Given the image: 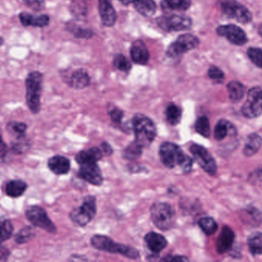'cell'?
Wrapping results in <instances>:
<instances>
[{
	"instance_id": "cell-1",
	"label": "cell",
	"mask_w": 262,
	"mask_h": 262,
	"mask_svg": "<svg viewBox=\"0 0 262 262\" xmlns=\"http://www.w3.org/2000/svg\"><path fill=\"white\" fill-rule=\"evenodd\" d=\"M159 156L162 163L170 169L179 167L184 173L190 172L192 169L194 160L187 156L177 144L162 142L159 147Z\"/></svg>"
},
{
	"instance_id": "cell-2",
	"label": "cell",
	"mask_w": 262,
	"mask_h": 262,
	"mask_svg": "<svg viewBox=\"0 0 262 262\" xmlns=\"http://www.w3.org/2000/svg\"><path fill=\"white\" fill-rule=\"evenodd\" d=\"M132 125L135 141L144 148H148L157 136V128L155 122L145 115L138 113L133 118Z\"/></svg>"
},
{
	"instance_id": "cell-3",
	"label": "cell",
	"mask_w": 262,
	"mask_h": 262,
	"mask_svg": "<svg viewBox=\"0 0 262 262\" xmlns=\"http://www.w3.org/2000/svg\"><path fill=\"white\" fill-rule=\"evenodd\" d=\"M91 245L99 251H105L111 254H118L129 259L139 258V252L136 248L129 245L117 243L108 236L95 234L92 237Z\"/></svg>"
},
{
	"instance_id": "cell-4",
	"label": "cell",
	"mask_w": 262,
	"mask_h": 262,
	"mask_svg": "<svg viewBox=\"0 0 262 262\" xmlns=\"http://www.w3.org/2000/svg\"><path fill=\"white\" fill-rule=\"evenodd\" d=\"M42 82L43 76L39 72H32L26 79V99L29 108L33 114H38L41 110Z\"/></svg>"
},
{
	"instance_id": "cell-5",
	"label": "cell",
	"mask_w": 262,
	"mask_h": 262,
	"mask_svg": "<svg viewBox=\"0 0 262 262\" xmlns=\"http://www.w3.org/2000/svg\"><path fill=\"white\" fill-rule=\"evenodd\" d=\"M150 215L155 226L161 231L171 229L176 221L174 210L166 202H155L150 208Z\"/></svg>"
},
{
	"instance_id": "cell-6",
	"label": "cell",
	"mask_w": 262,
	"mask_h": 262,
	"mask_svg": "<svg viewBox=\"0 0 262 262\" xmlns=\"http://www.w3.org/2000/svg\"><path fill=\"white\" fill-rule=\"evenodd\" d=\"M97 213L96 199L93 195H87L84 198L80 206L73 208L70 212V217L72 222L81 227H85L94 219Z\"/></svg>"
},
{
	"instance_id": "cell-7",
	"label": "cell",
	"mask_w": 262,
	"mask_h": 262,
	"mask_svg": "<svg viewBox=\"0 0 262 262\" xmlns=\"http://www.w3.org/2000/svg\"><path fill=\"white\" fill-rule=\"evenodd\" d=\"M26 217L29 222L38 228L46 230L47 232L56 234L57 228L49 217L47 211L42 207L38 205H32L26 210Z\"/></svg>"
},
{
	"instance_id": "cell-8",
	"label": "cell",
	"mask_w": 262,
	"mask_h": 262,
	"mask_svg": "<svg viewBox=\"0 0 262 262\" xmlns=\"http://www.w3.org/2000/svg\"><path fill=\"white\" fill-rule=\"evenodd\" d=\"M219 3L222 13L228 17L243 24H248L252 19L251 12L236 0H219Z\"/></svg>"
},
{
	"instance_id": "cell-9",
	"label": "cell",
	"mask_w": 262,
	"mask_h": 262,
	"mask_svg": "<svg viewBox=\"0 0 262 262\" xmlns=\"http://www.w3.org/2000/svg\"><path fill=\"white\" fill-rule=\"evenodd\" d=\"M190 152L193 156V160L210 176H214L217 172V166L211 153L202 145L193 144L190 146Z\"/></svg>"
},
{
	"instance_id": "cell-10",
	"label": "cell",
	"mask_w": 262,
	"mask_h": 262,
	"mask_svg": "<svg viewBox=\"0 0 262 262\" xmlns=\"http://www.w3.org/2000/svg\"><path fill=\"white\" fill-rule=\"evenodd\" d=\"M262 93L260 86L253 87L248 91L247 99L242 107V113L247 119H255L261 115Z\"/></svg>"
},
{
	"instance_id": "cell-11",
	"label": "cell",
	"mask_w": 262,
	"mask_h": 262,
	"mask_svg": "<svg viewBox=\"0 0 262 262\" xmlns=\"http://www.w3.org/2000/svg\"><path fill=\"white\" fill-rule=\"evenodd\" d=\"M158 25L166 32L183 31L189 30L192 21L189 17L182 15H168L159 17Z\"/></svg>"
},
{
	"instance_id": "cell-12",
	"label": "cell",
	"mask_w": 262,
	"mask_h": 262,
	"mask_svg": "<svg viewBox=\"0 0 262 262\" xmlns=\"http://www.w3.org/2000/svg\"><path fill=\"white\" fill-rule=\"evenodd\" d=\"M199 45V39L195 36L183 34L168 47L167 53L171 57H178L190 50H194Z\"/></svg>"
},
{
	"instance_id": "cell-13",
	"label": "cell",
	"mask_w": 262,
	"mask_h": 262,
	"mask_svg": "<svg viewBox=\"0 0 262 262\" xmlns=\"http://www.w3.org/2000/svg\"><path fill=\"white\" fill-rule=\"evenodd\" d=\"M62 80L69 86L75 90H83L90 85V77L83 69H78L74 71H64L62 73Z\"/></svg>"
},
{
	"instance_id": "cell-14",
	"label": "cell",
	"mask_w": 262,
	"mask_h": 262,
	"mask_svg": "<svg viewBox=\"0 0 262 262\" xmlns=\"http://www.w3.org/2000/svg\"><path fill=\"white\" fill-rule=\"evenodd\" d=\"M217 35L228 39L236 46H243L248 42L246 33L242 29L235 25H223L216 30Z\"/></svg>"
},
{
	"instance_id": "cell-15",
	"label": "cell",
	"mask_w": 262,
	"mask_h": 262,
	"mask_svg": "<svg viewBox=\"0 0 262 262\" xmlns=\"http://www.w3.org/2000/svg\"><path fill=\"white\" fill-rule=\"evenodd\" d=\"M78 176L82 180L95 186H100L103 183V176L97 163H86L80 165Z\"/></svg>"
},
{
	"instance_id": "cell-16",
	"label": "cell",
	"mask_w": 262,
	"mask_h": 262,
	"mask_svg": "<svg viewBox=\"0 0 262 262\" xmlns=\"http://www.w3.org/2000/svg\"><path fill=\"white\" fill-rule=\"evenodd\" d=\"M234 238L235 234L232 228L228 225H225L222 228L216 242V249L217 252L219 254H225L230 251L234 244Z\"/></svg>"
},
{
	"instance_id": "cell-17",
	"label": "cell",
	"mask_w": 262,
	"mask_h": 262,
	"mask_svg": "<svg viewBox=\"0 0 262 262\" xmlns=\"http://www.w3.org/2000/svg\"><path fill=\"white\" fill-rule=\"evenodd\" d=\"M99 11L101 20L105 27H112L115 25L117 16L111 0H99Z\"/></svg>"
},
{
	"instance_id": "cell-18",
	"label": "cell",
	"mask_w": 262,
	"mask_h": 262,
	"mask_svg": "<svg viewBox=\"0 0 262 262\" xmlns=\"http://www.w3.org/2000/svg\"><path fill=\"white\" fill-rule=\"evenodd\" d=\"M144 240L148 249L154 254H159L162 252L168 245L167 239L162 234L154 231L147 233L144 237Z\"/></svg>"
},
{
	"instance_id": "cell-19",
	"label": "cell",
	"mask_w": 262,
	"mask_h": 262,
	"mask_svg": "<svg viewBox=\"0 0 262 262\" xmlns=\"http://www.w3.org/2000/svg\"><path fill=\"white\" fill-rule=\"evenodd\" d=\"M49 169L56 176H63L68 174L71 168L70 159L65 156H55L48 160Z\"/></svg>"
},
{
	"instance_id": "cell-20",
	"label": "cell",
	"mask_w": 262,
	"mask_h": 262,
	"mask_svg": "<svg viewBox=\"0 0 262 262\" xmlns=\"http://www.w3.org/2000/svg\"><path fill=\"white\" fill-rule=\"evenodd\" d=\"M130 54L135 63L139 65H145L149 59L148 49L142 40L135 41L132 44Z\"/></svg>"
},
{
	"instance_id": "cell-21",
	"label": "cell",
	"mask_w": 262,
	"mask_h": 262,
	"mask_svg": "<svg viewBox=\"0 0 262 262\" xmlns=\"http://www.w3.org/2000/svg\"><path fill=\"white\" fill-rule=\"evenodd\" d=\"M21 24L24 27H38L43 28L50 24V19L47 15H31L28 13H22L19 14Z\"/></svg>"
},
{
	"instance_id": "cell-22",
	"label": "cell",
	"mask_w": 262,
	"mask_h": 262,
	"mask_svg": "<svg viewBox=\"0 0 262 262\" xmlns=\"http://www.w3.org/2000/svg\"><path fill=\"white\" fill-rule=\"evenodd\" d=\"M102 151L100 148L93 147L86 150H82L76 154V161L79 165L86 163H97L102 159Z\"/></svg>"
},
{
	"instance_id": "cell-23",
	"label": "cell",
	"mask_w": 262,
	"mask_h": 262,
	"mask_svg": "<svg viewBox=\"0 0 262 262\" xmlns=\"http://www.w3.org/2000/svg\"><path fill=\"white\" fill-rule=\"evenodd\" d=\"M234 125L225 119H221L216 124L214 129V137L216 141H223L227 136L236 135Z\"/></svg>"
},
{
	"instance_id": "cell-24",
	"label": "cell",
	"mask_w": 262,
	"mask_h": 262,
	"mask_svg": "<svg viewBox=\"0 0 262 262\" xmlns=\"http://www.w3.org/2000/svg\"><path fill=\"white\" fill-rule=\"evenodd\" d=\"M261 146V138L257 133H251L247 137L243 148L244 156L251 157L254 156Z\"/></svg>"
},
{
	"instance_id": "cell-25",
	"label": "cell",
	"mask_w": 262,
	"mask_h": 262,
	"mask_svg": "<svg viewBox=\"0 0 262 262\" xmlns=\"http://www.w3.org/2000/svg\"><path fill=\"white\" fill-rule=\"evenodd\" d=\"M27 188L28 185L27 182L20 179H15V180L10 181L6 185V194L9 197L16 199L22 196L27 191Z\"/></svg>"
},
{
	"instance_id": "cell-26",
	"label": "cell",
	"mask_w": 262,
	"mask_h": 262,
	"mask_svg": "<svg viewBox=\"0 0 262 262\" xmlns=\"http://www.w3.org/2000/svg\"><path fill=\"white\" fill-rule=\"evenodd\" d=\"M135 8L144 16H151L156 13L157 6L154 0H134Z\"/></svg>"
},
{
	"instance_id": "cell-27",
	"label": "cell",
	"mask_w": 262,
	"mask_h": 262,
	"mask_svg": "<svg viewBox=\"0 0 262 262\" xmlns=\"http://www.w3.org/2000/svg\"><path fill=\"white\" fill-rule=\"evenodd\" d=\"M227 90L228 92L230 100L233 103H237L243 99L245 93V87L243 84L237 81L230 82L227 85Z\"/></svg>"
},
{
	"instance_id": "cell-28",
	"label": "cell",
	"mask_w": 262,
	"mask_h": 262,
	"mask_svg": "<svg viewBox=\"0 0 262 262\" xmlns=\"http://www.w3.org/2000/svg\"><path fill=\"white\" fill-rule=\"evenodd\" d=\"M165 117L170 125L173 126L179 125L182 120V108L176 104H169L165 110Z\"/></svg>"
},
{
	"instance_id": "cell-29",
	"label": "cell",
	"mask_w": 262,
	"mask_h": 262,
	"mask_svg": "<svg viewBox=\"0 0 262 262\" xmlns=\"http://www.w3.org/2000/svg\"><path fill=\"white\" fill-rule=\"evenodd\" d=\"M248 250L253 256H260L262 254V234L260 232H256L248 237Z\"/></svg>"
},
{
	"instance_id": "cell-30",
	"label": "cell",
	"mask_w": 262,
	"mask_h": 262,
	"mask_svg": "<svg viewBox=\"0 0 262 262\" xmlns=\"http://www.w3.org/2000/svg\"><path fill=\"white\" fill-rule=\"evenodd\" d=\"M143 147L139 145L137 142H132L123 151L124 159L129 161H135L139 159L143 152Z\"/></svg>"
},
{
	"instance_id": "cell-31",
	"label": "cell",
	"mask_w": 262,
	"mask_h": 262,
	"mask_svg": "<svg viewBox=\"0 0 262 262\" xmlns=\"http://www.w3.org/2000/svg\"><path fill=\"white\" fill-rule=\"evenodd\" d=\"M243 219L247 220L248 224L253 227L260 226L261 223V214L257 208L254 207H248L244 210Z\"/></svg>"
},
{
	"instance_id": "cell-32",
	"label": "cell",
	"mask_w": 262,
	"mask_h": 262,
	"mask_svg": "<svg viewBox=\"0 0 262 262\" xmlns=\"http://www.w3.org/2000/svg\"><path fill=\"white\" fill-rule=\"evenodd\" d=\"M198 224H199V228L206 235H211V234H214L219 228L216 221L213 217H208V216L201 217L198 222Z\"/></svg>"
},
{
	"instance_id": "cell-33",
	"label": "cell",
	"mask_w": 262,
	"mask_h": 262,
	"mask_svg": "<svg viewBox=\"0 0 262 262\" xmlns=\"http://www.w3.org/2000/svg\"><path fill=\"white\" fill-rule=\"evenodd\" d=\"M13 223L10 219L6 217H0V242H6L13 235Z\"/></svg>"
},
{
	"instance_id": "cell-34",
	"label": "cell",
	"mask_w": 262,
	"mask_h": 262,
	"mask_svg": "<svg viewBox=\"0 0 262 262\" xmlns=\"http://www.w3.org/2000/svg\"><path fill=\"white\" fill-rule=\"evenodd\" d=\"M195 131L204 138H209L211 134L209 119L207 116H202L198 118L194 124Z\"/></svg>"
},
{
	"instance_id": "cell-35",
	"label": "cell",
	"mask_w": 262,
	"mask_h": 262,
	"mask_svg": "<svg viewBox=\"0 0 262 262\" xmlns=\"http://www.w3.org/2000/svg\"><path fill=\"white\" fill-rule=\"evenodd\" d=\"M36 236V231L32 226H26L23 228L15 237V241L19 245L27 243Z\"/></svg>"
},
{
	"instance_id": "cell-36",
	"label": "cell",
	"mask_w": 262,
	"mask_h": 262,
	"mask_svg": "<svg viewBox=\"0 0 262 262\" xmlns=\"http://www.w3.org/2000/svg\"><path fill=\"white\" fill-rule=\"evenodd\" d=\"M163 4L170 10L185 11L191 7V0H163Z\"/></svg>"
},
{
	"instance_id": "cell-37",
	"label": "cell",
	"mask_w": 262,
	"mask_h": 262,
	"mask_svg": "<svg viewBox=\"0 0 262 262\" xmlns=\"http://www.w3.org/2000/svg\"><path fill=\"white\" fill-rule=\"evenodd\" d=\"M7 128L11 134L16 136V139H19V138L25 137L27 125L24 122H10L7 125Z\"/></svg>"
},
{
	"instance_id": "cell-38",
	"label": "cell",
	"mask_w": 262,
	"mask_h": 262,
	"mask_svg": "<svg viewBox=\"0 0 262 262\" xmlns=\"http://www.w3.org/2000/svg\"><path fill=\"white\" fill-rule=\"evenodd\" d=\"M113 65L117 70L122 72L129 71L132 67L131 63L128 62V59L122 54H118L115 56Z\"/></svg>"
},
{
	"instance_id": "cell-39",
	"label": "cell",
	"mask_w": 262,
	"mask_h": 262,
	"mask_svg": "<svg viewBox=\"0 0 262 262\" xmlns=\"http://www.w3.org/2000/svg\"><path fill=\"white\" fill-rule=\"evenodd\" d=\"M250 60L258 68L262 67V51L260 48H249L247 52Z\"/></svg>"
},
{
	"instance_id": "cell-40",
	"label": "cell",
	"mask_w": 262,
	"mask_h": 262,
	"mask_svg": "<svg viewBox=\"0 0 262 262\" xmlns=\"http://www.w3.org/2000/svg\"><path fill=\"white\" fill-rule=\"evenodd\" d=\"M30 147V143H29L28 140L26 139V136L16 139V142L12 143V149L16 154H23Z\"/></svg>"
},
{
	"instance_id": "cell-41",
	"label": "cell",
	"mask_w": 262,
	"mask_h": 262,
	"mask_svg": "<svg viewBox=\"0 0 262 262\" xmlns=\"http://www.w3.org/2000/svg\"><path fill=\"white\" fill-rule=\"evenodd\" d=\"M108 113L111 118L112 122L116 125H121L124 116L123 111L117 107H113L108 110Z\"/></svg>"
},
{
	"instance_id": "cell-42",
	"label": "cell",
	"mask_w": 262,
	"mask_h": 262,
	"mask_svg": "<svg viewBox=\"0 0 262 262\" xmlns=\"http://www.w3.org/2000/svg\"><path fill=\"white\" fill-rule=\"evenodd\" d=\"M208 77L214 82L222 83L225 80V74L219 67H211L208 72Z\"/></svg>"
},
{
	"instance_id": "cell-43",
	"label": "cell",
	"mask_w": 262,
	"mask_h": 262,
	"mask_svg": "<svg viewBox=\"0 0 262 262\" xmlns=\"http://www.w3.org/2000/svg\"><path fill=\"white\" fill-rule=\"evenodd\" d=\"M70 31L74 35L75 37L82 38V39H90L93 35L92 30L79 28V27H77V28L73 27V29H70Z\"/></svg>"
},
{
	"instance_id": "cell-44",
	"label": "cell",
	"mask_w": 262,
	"mask_h": 262,
	"mask_svg": "<svg viewBox=\"0 0 262 262\" xmlns=\"http://www.w3.org/2000/svg\"><path fill=\"white\" fill-rule=\"evenodd\" d=\"M71 10L76 16H80L85 14V7H82L80 0H74Z\"/></svg>"
},
{
	"instance_id": "cell-45",
	"label": "cell",
	"mask_w": 262,
	"mask_h": 262,
	"mask_svg": "<svg viewBox=\"0 0 262 262\" xmlns=\"http://www.w3.org/2000/svg\"><path fill=\"white\" fill-rule=\"evenodd\" d=\"M24 4L34 10H40L43 5V0H24Z\"/></svg>"
},
{
	"instance_id": "cell-46",
	"label": "cell",
	"mask_w": 262,
	"mask_h": 262,
	"mask_svg": "<svg viewBox=\"0 0 262 262\" xmlns=\"http://www.w3.org/2000/svg\"><path fill=\"white\" fill-rule=\"evenodd\" d=\"M8 152V148L3 138L2 132L0 130V159H4Z\"/></svg>"
},
{
	"instance_id": "cell-47",
	"label": "cell",
	"mask_w": 262,
	"mask_h": 262,
	"mask_svg": "<svg viewBox=\"0 0 262 262\" xmlns=\"http://www.w3.org/2000/svg\"><path fill=\"white\" fill-rule=\"evenodd\" d=\"M162 260H165V261H188V258L185 257V256L168 255L162 258Z\"/></svg>"
},
{
	"instance_id": "cell-48",
	"label": "cell",
	"mask_w": 262,
	"mask_h": 262,
	"mask_svg": "<svg viewBox=\"0 0 262 262\" xmlns=\"http://www.w3.org/2000/svg\"><path fill=\"white\" fill-rule=\"evenodd\" d=\"M100 149L102 151V154L105 155V156H111L113 152V148H112L111 145L105 142H102L101 144Z\"/></svg>"
},
{
	"instance_id": "cell-49",
	"label": "cell",
	"mask_w": 262,
	"mask_h": 262,
	"mask_svg": "<svg viewBox=\"0 0 262 262\" xmlns=\"http://www.w3.org/2000/svg\"><path fill=\"white\" fill-rule=\"evenodd\" d=\"M10 255V251L6 247L0 246V260H7Z\"/></svg>"
},
{
	"instance_id": "cell-50",
	"label": "cell",
	"mask_w": 262,
	"mask_h": 262,
	"mask_svg": "<svg viewBox=\"0 0 262 262\" xmlns=\"http://www.w3.org/2000/svg\"><path fill=\"white\" fill-rule=\"evenodd\" d=\"M119 1H120V3H122L124 6L129 5V4H133V2H134V0H119Z\"/></svg>"
}]
</instances>
